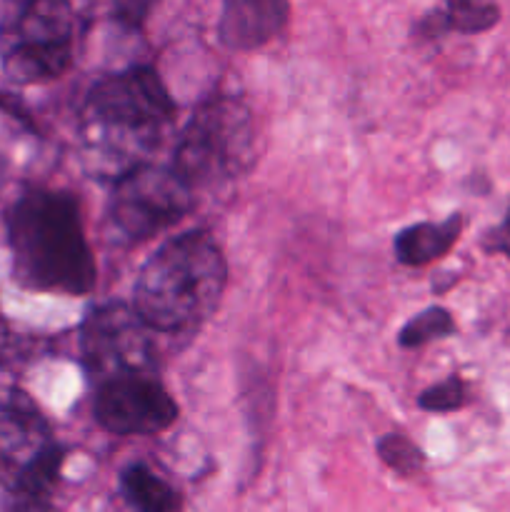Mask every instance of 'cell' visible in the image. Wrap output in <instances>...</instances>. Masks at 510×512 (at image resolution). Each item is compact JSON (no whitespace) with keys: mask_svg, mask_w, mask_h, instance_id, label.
Segmentation results:
<instances>
[{"mask_svg":"<svg viewBox=\"0 0 510 512\" xmlns=\"http://www.w3.org/2000/svg\"><path fill=\"white\" fill-rule=\"evenodd\" d=\"M380 460L388 465L390 470H395L403 478L420 473L425 468V453L403 433H388L378 440L375 445Z\"/></svg>","mask_w":510,"mask_h":512,"instance_id":"obj_16","label":"cell"},{"mask_svg":"<svg viewBox=\"0 0 510 512\" xmlns=\"http://www.w3.org/2000/svg\"><path fill=\"white\" fill-rule=\"evenodd\" d=\"M500 8L490 3H475V0H453L445 8L430 10L418 23V35L425 40L440 38L445 33L475 35L485 33L498 25Z\"/></svg>","mask_w":510,"mask_h":512,"instance_id":"obj_13","label":"cell"},{"mask_svg":"<svg viewBox=\"0 0 510 512\" xmlns=\"http://www.w3.org/2000/svg\"><path fill=\"white\" fill-rule=\"evenodd\" d=\"M253 115L235 95L203 100L180 130L173 170L193 188H213L245 173L253 160Z\"/></svg>","mask_w":510,"mask_h":512,"instance_id":"obj_4","label":"cell"},{"mask_svg":"<svg viewBox=\"0 0 510 512\" xmlns=\"http://www.w3.org/2000/svg\"><path fill=\"white\" fill-rule=\"evenodd\" d=\"M120 493L138 512H175L178 493L145 463H130L120 473Z\"/></svg>","mask_w":510,"mask_h":512,"instance_id":"obj_14","label":"cell"},{"mask_svg":"<svg viewBox=\"0 0 510 512\" xmlns=\"http://www.w3.org/2000/svg\"><path fill=\"white\" fill-rule=\"evenodd\" d=\"M193 188L173 165L148 163L113 185L108 220L118 238L143 243L180 223L193 208Z\"/></svg>","mask_w":510,"mask_h":512,"instance_id":"obj_7","label":"cell"},{"mask_svg":"<svg viewBox=\"0 0 510 512\" xmlns=\"http://www.w3.org/2000/svg\"><path fill=\"white\" fill-rule=\"evenodd\" d=\"M483 248L488 250V253H500L510 258V208L508 213H505L503 223L483 235Z\"/></svg>","mask_w":510,"mask_h":512,"instance_id":"obj_18","label":"cell"},{"mask_svg":"<svg viewBox=\"0 0 510 512\" xmlns=\"http://www.w3.org/2000/svg\"><path fill=\"white\" fill-rule=\"evenodd\" d=\"M150 10V3H118L113 8V18L128 28H140L145 20V13Z\"/></svg>","mask_w":510,"mask_h":512,"instance_id":"obj_20","label":"cell"},{"mask_svg":"<svg viewBox=\"0 0 510 512\" xmlns=\"http://www.w3.org/2000/svg\"><path fill=\"white\" fill-rule=\"evenodd\" d=\"M175 103L148 65L100 78L80 108V155L88 175L118 183L153 163V153L175 123Z\"/></svg>","mask_w":510,"mask_h":512,"instance_id":"obj_1","label":"cell"},{"mask_svg":"<svg viewBox=\"0 0 510 512\" xmlns=\"http://www.w3.org/2000/svg\"><path fill=\"white\" fill-rule=\"evenodd\" d=\"M290 5L280 0H228L218 23V38L230 50H255L285 28Z\"/></svg>","mask_w":510,"mask_h":512,"instance_id":"obj_10","label":"cell"},{"mask_svg":"<svg viewBox=\"0 0 510 512\" xmlns=\"http://www.w3.org/2000/svg\"><path fill=\"white\" fill-rule=\"evenodd\" d=\"M228 285L220 245L203 230L170 238L140 268L133 308L153 333H180L203 325L218 310Z\"/></svg>","mask_w":510,"mask_h":512,"instance_id":"obj_3","label":"cell"},{"mask_svg":"<svg viewBox=\"0 0 510 512\" xmlns=\"http://www.w3.org/2000/svg\"><path fill=\"white\" fill-rule=\"evenodd\" d=\"M93 415L113 435H158L178 420V405L158 375L95 385Z\"/></svg>","mask_w":510,"mask_h":512,"instance_id":"obj_8","label":"cell"},{"mask_svg":"<svg viewBox=\"0 0 510 512\" xmlns=\"http://www.w3.org/2000/svg\"><path fill=\"white\" fill-rule=\"evenodd\" d=\"M23 355H28V343H25L20 335L10 333L8 325L0 320V363L13 358H23Z\"/></svg>","mask_w":510,"mask_h":512,"instance_id":"obj_19","label":"cell"},{"mask_svg":"<svg viewBox=\"0 0 510 512\" xmlns=\"http://www.w3.org/2000/svg\"><path fill=\"white\" fill-rule=\"evenodd\" d=\"M55 438L38 405L13 385H0V488L8 490Z\"/></svg>","mask_w":510,"mask_h":512,"instance_id":"obj_9","label":"cell"},{"mask_svg":"<svg viewBox=\"0 0 510 512\" xmlns=\"http://www.w3.org/2000/svg\"><path fill=\"white\" fill-rule=\"evenodd\" d=\"M460 230H463V218L458 213L448 215L440 223L408 225L393 240L395 258H398L400 265H408V268L433 263L458 243Z\"/></svg>","mask_w":510,"mask_h":512,"instance_id":"obj_12","label":"cell"},{"mask_svg":"<svg viewBox=\"0 0 510 512\" xmlns=\"http://www.w3.org/2000/svg\"><path fill=\"white\" fill-rule=\"evenodd\" d=\"M455 333V320L453 315L448 313L440 305H433V308H425L423 313H418L415 318H410L408 323L400 328L398 343L400 348H423V345L433 343V340L450 338Z\"/></svg>","mask_w":510,"mask_h":512,"instance_id":"obj_15","label":"cell"},{"mask_svg":"<svg viewBox=\"0 0 510 512\" xmlns=\"http://www.w3.org/2000/svg\"><path fill=\"white\" fill-rule=\"evenodd\" d=\"M65 463V448L55 443L45 450L8 490H3V512H45L53 503L60 470Z\"/></svg>","mask_w":510,"mask_h":512,"instance_id":"obj_11","label":"cell"},{"mask_svg":"<svg viewBox=\"0 0 510 512\" xmlns=\"http://www.w3.org/2000/svg\"><path fill=\"white\" fill-rule=\"evenodd\" d=\"M465 403H468V388L458 375H450L418 395V408L428 410V413H453Z\"/></svg>","mask_w":510,"mask_h":512,"instance_id":"obj_17","label":"cell"},{"mask_svg":"<svg viewBox=\"0 0 510 512\" xmlns=\"http://www.w3.org/2000/svg\"><path fill=\"white\" fill-rule=\"evenodd\" d=\"M13 275L38 293L88 295L95 288L93 250L78 198L63 190H25L5 213Z\"/></svg>","mask_w":510,"mask_h":512,"instance_id":"obj_2","label":"cell"},{"mask_svg":"<svg viewBox=\"0 0 510 512\" xmlns=\"http://www.w3.org/2000/svg\"><path fill=\"white\" fill-rule=\"evenodd\" d=\"M78 15L68 3L35 0L13 5L0 18V65L8 80L38 85L58 80L75 63Z\"/></svg>","mask_w":510,"mask_h":512,"instance_id":"obj_5","label":"cell"},{"mask_svg":"<svg viewBox=\"0 0 510 512\" xmlns=\"http://www.w3.org/2000/svg\"><path fill=\"white\" fill-rule=\"evenodd\" d=\"M153 330L133 305L108 300L95 305L80 328V353L93 385L138 375H158Z\"/></svg>","mask_w":510,"mask_h":512,"instance_id":"obj_6","label":"cell"}]
</instances>
